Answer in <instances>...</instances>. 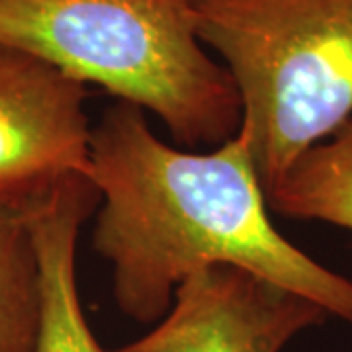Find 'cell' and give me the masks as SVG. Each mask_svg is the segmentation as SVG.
Segmentation results:
<instances>
[{
	"instance_id": "3957f363",
	"label": "cell",
	"mask_w": 352,
	"mask_h": 352,
	"mask_svg": "<svg viewBox=\"0 0 352 352\" xmlns=\"http://www.w3.org/2000/svg\"><path fill=\"white\" fill-rule=\"evenodd\" d=\"M223 59L268 196L296 161L352 118V0H192Z\"/></svg>"
},
{
	"instance_id": "7a4b0ae2",
	"label": "cell",
	"mask_w": 352,
	"mask_h": 352,
	"mask_svg": "<svg viewBox=\"0 0 352 352\" xmlns=\"http://www.w3.org/2000/svg\"><path fill=\"white\" fill-rule=\"evenodd\" d=\"M0 43L149 110L184 147L239 131L237 88L204 50L192 0H0Z\"/></svg>"
},
{
	"instance_id": "8992f818",
	"label": "cell",
	"mask_w": 352,
	"mask_h": 352,
	"mask_svg": "<svg viewBox=\"0 0 352 352\" xmlns=\"http://www.w3.org/2000/svg\"><path fill=\"white\" fill-rule=\"evenodd\" d=\"M98 201V190L90 178L76 175L22 204L41 276L34 352H106L88 325L76 286V243Z\"/></svg>"
},
{
	"instance_id": "ba28073f",
	"label": "cell",
	"mask_w": 352,
	"mask_h": 352,
	"mask_svg": "<svg viewBox=\"0 0 352 352\" xmlns=\"http://www.w3.org/2000/svg\"><path fill=\"white\" fill-rule=\"evenodd\" d=\"M41 276L24 206L0 201V352H34Z\"/></svg>"
},
{
	"instance_id": "6da1fadb",
	"label": "cell",
	"mask_w": 352,
	"mask_h": 352,
	"mask_svg": "<svg viewBox=\"0 0 352 352\" xmlns=\"http://www.w3.org/2000/svg\"><path fill=\"white\" fill-rule=\"evenodd\" d=\"M88 176L102 201L92 245L129 319L155 323L184 280L237 266L352 325V280L274 227L239 131L214 151H182L153 133L141 108L118 102L92 127Z\"/></svg>"
},
{
	"instance_id": "277c9868",
	"label": "cell",
	"mask_w": 352,
	"mask_h": 352,
	"mask_svg": "<svg viewBox=\"0 0 352 352\" xmlns=\"http://www.w3.org/2000/svg\"><path fill=\"white\" fill-rule=\"evenodd\" d=\"M87 98L82 82L0 43V201L22 206L69 176L90 175Z\"/></svg>"
},
{
	"instance_id": "5b68a950",
	"label": "cell",
	"mask_w": 352,
	"mask_h": 352,
	"mask_svg": "<svg viewBox=\"0 0 352 352\" xmlns=\"http://www.w3.org/2000/svg\"><path fill=\"white\" fill-rule=\"evenodd\" d=\"M327 317L243 268L212 266L184 280L157 327L118 352H282Z\"/></svg>"
},
{
	"instance_id": "52a82bcc",
	"label": "cell",
	"mask_w": 352,
	"mask_h": 352,
	"mask_svg": "<svg viewBox=\"0 0 352 352\" xmlns=\"http://www.w3.org/2000/svg\"><path fill=\"white\" fill-rule=\"evenodd\" d=\"M266 200L268 208L289 219L352 231V118L303 153Z\"/></svg>"
}]
</instances>
